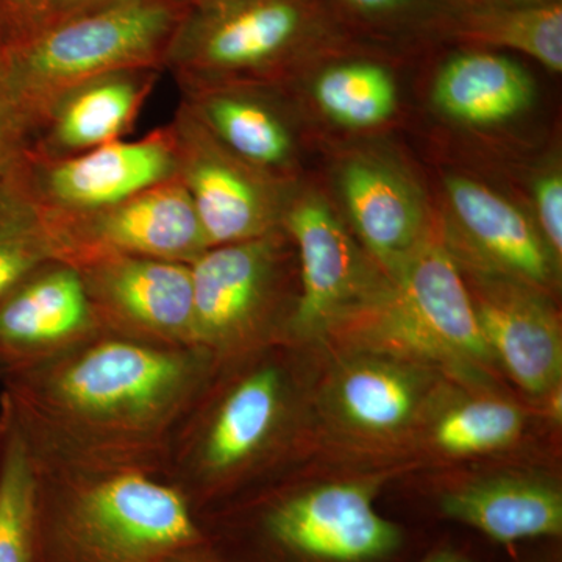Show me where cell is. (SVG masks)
<instances>
[{
  "label": "cell",
  "instance_id": "6da1fadb",
  "mask_svg": "<svg viewBox=\"0 0 562 562\" xmlns=\"http://www.w3.org/2000/svg\"><path fill=\"white\" fill-rule=\"evenodd\" d=\"M214 364L202 347L102 331L50 360L3 373L0 405L40 464L161 479Z\"/></svg>",
  "mask_w": 562,
  "mask_h": 562
},
{
  "label": "cell",
  "instance_id": "7a4b0ae2",
  "mask_svg": "<svg viewBox=\"0 0 562 562\" xmlns=\"http://www.w3.org/2000/svg\"><path fill=\"white\" fill-rule=\"evenodd\" d=\"M33 464L38 562H165L205 543L160 476Z\"/></svg>",
  "mask_w": 562,
  "mask_h": 562
},
{
  "label": "cell",
  "instance_id": "3957f363",
  "mask_svg": "<svg viewBox=\"0 0 562 562\" xmlns=\"http://www.w3.org/2000/svg\"><path fill=\"white\" fill-rule=\"evenodd\" d=\"M184 7L117 0L0 47V94L29 140L55 102L83 81L122 69L162 70Z\"/></svg>",
  "mask_w": 562,
  "mask_h": 562
},
{
  "label": "cell",
  "instance_id": "277c9868",
  "mask_svg": "<svg viewBox=\"0 0 562 562\" xmlns=\"http://www.w3.org/2000/svg\"><path fill=\"white\" fill-rule=\"evenodd\" d=\"M260 350L216 361L173 438L161 480L179 492L194 517L231 501L280 442L288 373Z\"/></svg>",
  "mask_w": 562,
  "mask_h": 562
},
{
  "label": "cell",
  "instance_id": "5b68a950",
  "mask_svg": "<svg viewBox=\"0 0 562 562\" xmlns=\"http://www.w3.org/2000/svg\"><path fill=\"white\" fill-rule=\"evenodd\" d=\"M331 0H203L184 7L162 69L177 80L286 85L341 40Z\"/></svg>",
  "mask_w": 562,
  "mask_h": 562
},
{
  "label": "cell",
  "instance_id": "8992f818",
  "mask_svg": "<svg viewBox=\"0 0 562 562\" xmlns=\"http://www.w3.org/2000/svg\"><path fill=\"white\" fill-rule=\"evenodd\" d=\"M211 536L244 552L325 562H416L412 535L375 508L368 483H331L233 501L202 514Z\"/></svg>",
  "mask_w": 562,
  "mask_h": 562
},
{
  "label": "cell",
  "instance_id": "52a82bcc",
  "mask_svg": "<svg viewBox=\"0 0 562 562\" xmlns=\"http://www.w3.org/2000/svg\"><path fill=\"white\" fill-rule=\"evenodd\" d=\"M349 322H360L379 341L452 368L476 369L494 360L452 251L430 238Z\"/></svg>",
  "mask_w": 562,
  "mask_h": 562
},
{
  "label": "cell",
  "instance_id": "ba28073f",
  "mask_svg": "<svg viewBox=\"0 0 562 562\" xmlns=\"http://www.w3.org/2000/svg\"><path fill=\"white\" fill-rule=\"evenodd\" d=\"M291 238L284 228L210 247L191 265L194 341L214 361L265 349L286 335L283 312Z\"/></svg>",
  "mask_w": 562,
  "mask_h": 562
},
{
  "label": "cell",
  "instance_id": "9c48e42d",
  "mask_svg": "<svg viewBox=\"0 0 562 562\" xmlns=\"http://www.w3.org/2000/svg\"><path fill=\"white\" fill-rule=\"evenodd\" d=\"M281 227L299 260V292L288 338L308 341L346 324L386 281L319 192L292 188Z\"/></svg>",
  "mask_w": 562,
  "mask_h": 562
},
{
  "label": "cell",
  "instance_id": "30bf717a",
  "mask_svg": "<svg viewBox=\"0 0 562 562\" xmlns=\"http://www.w3.org/2000/svg\"><path fill=\"white\" fill-rule=\"evenodd\" d=\"M168 125L177 179L194 203L210 247L247 241L281 228L295 181L276 179L236 157L183 103Z\"/></svg>",
  "mask_w": 562,
  "mask_h": 562
},
{
  "label": "cell",
  "instance_id": "8fae6325",
  "mask_svg": "<svg viewBox=\"0 0 562 562\" xmlns=\"http://www.w3.org/2000/svg\"><path fill=\"white\" fill-rule=\"evenodd\" d=\"M69 262L79 269L102 331L158 346H195L191 265L128 255Z\"/></svg>",
  "mask_w": 562,
  "mask_h": 562
},
{
  "label": "cell",
  "instance_id": "7c38bea8",
  "mask_svg": "<svg viewBox=\"0 0 562 562\" xmlns=\"http://www.w3.org/2000/svg\"><path fill=\"white\" fill-rule=\"evenodd\" d=\"M47 217L65 261L128 255L192 265L210 249L194 203L177 177L106 209Z\"/></svg>",
  "mask_w": 562,
  "mask_h": 562
},
{
  "label": "cell",
  "instance_id": "4fadbf2b",
  "mask_svg": "<svg viewBox=\"0 0 562 562\" xmlns=\"http://www.w3.org/2000/svg\"><path fill=\"white\" fill-rule=\"evenodd\" d=\"M24 172L47 214L91 213L176 179L172 132L162 125L143 138L113 140L61 160L24 157Z\"/></svg>",
  "mask_w": 562,
  "mask_h": 562
},
{
  "label": "cell",
  "instance_id": "5bb4252c",
  "mask_svg": "<svg viewBox=\"0 0 562 562\" xmlns=\"http://www.w3.org/2000/svg\"><path fill=\"white\" fill-rule=\"evenodd\" d=\"M102 333L79 269L54 260L0 301L2 375L72 349Z\"/></svg>",
  "mask_w": 562,
  "mask_h": 562
},
{
  "label": "cell",
  "instance_id": "9a60e30c",
  "mask_svg": "<svg viewBox=\"0 0 562 562\" xmlns=\"http://www.w3.org/2000/svg\"><path fill=\"white\" fill-rule=\"evenodd\" d=\"M336 184L351 231L384 276H394L428 238L419 183L394 158L364 150L339 165Z\"/></svg>",
  "mask_w": 562,
  "mask_h": 562
},
{
  "label": "cell",
  "instance_id": "2e32d148",
  "mask_svg": "<svg viewBox=\"0 0 562 562\" xmlns=\"http://www.w3.org/2000/svg\"><path fill=\"white\" fill-rule=\"evenodd\" d=\"M180 103L222 146L254 168L295 181L297 135L281 85L261 81L177 80Z\"/></svg>",
  "mask_w": 562,
  "mask_h": 562
},
{
  "label": "cell",
  "instance_id": "e0dca14e",
  "mask_svg": "<svg viewBox=\"0 0 562 562\" xmlns=\"http://www.w3.org/2000/svg\"><path fill=\"white\" fill-rule=\"evenodd\" d=\"M472 302L492 357L514 382L532 395L560 387V322L536 288L502 276L482 281Z\"/></svg>",
  "mask_w": 562,
  "mask_h": 562
},
{
  "label": "cell",
  "instance_id": "ac0fdd59",
  "mask_svg": "<svg viewBox=\"0 0 562 562\" xmlns=\"http://www.w3.org/2000/svg\"><path fill=\"white\" fill-rule=\"evenodd\" d=\"M161 70L103 74L63 94L29 140L25 157L61 160L124 139L154 91Z\"/></svg>",
  "mask_w": 562,
  "mask_h": 562
},
{
  "label": "cell",
  "instance_id": "d6986e66",
  "mask_svg": "<svg viewBox=\"0 0 562 562\" xmlns=\"http://www.w3.org/2000/svg\"><path fill=\"white\" fill-rule=\"evenodd\" d=\"M443 190L454 228L482 260L531 288L552 283L560 265L516 203L471 177L449 176Z\"/></svg>",
  "mask_w": 562,
  "mask_h": 562
},
{
  "label": "cell",
  "instance_id": "ffe728a7",
  "mask_svg": "<svg viewBox=\"0 0 562 562\" xmlns=\"http://www.w3.org/2000/svg\"><path fill=\"white\" fill-rule=\"evenodd\" d=\"M439 513L505 549L562 536V492L547 480L498 476L468 483L442 495Z\"/></svg>",
  "mask_w": 562,
  "mask_h": 562
},
{
  "label": "cell",
  "instance_id": "44dd1931",
  "mask_svg": "<svg viewBox=\"0 0 562 562\" xmlns=\"http://www.w3.org/2000/svg\"><path fill=\"white\" fill-rule=\"evenodd\" d=\"M535 98V80L522 65L479 47L443 63L431 90L432 105L443 117L475 128L516 120Z\"/></svg>",
  "mask_w": 562,
  "mask_h": 562
},
{
  "label": "cell",
  "instance_id": "7402d4cb",
  "mask_svg": "<svg viewBox=\"0 0 562 562\" xmlns=\"http://www.w3.org/2000/svg\"><path fill=\"white\" fill-rule=\"evenodd\" d=\"M443 35L479 49H512L562 72V2L472 5L461 2Z\"/></svg>",
  "mask_w": 562,
  "mask_h": 562
},
{
  "label": "cell",
  "instance_id": "603a6c76",
  "mask_svg": "<svg viewBox=\"0 0 562 562\" xmlns=\"http://www.w3.org/2000/svg\"><path fill=\"white\" fill-rule=\"evenodd\" d=\"M310 98L322 116L349 131L382 127L398 109L394 74L368 58L335 61L322 68L312 79Z\"/></svg>",
  "mask_w": 562,
  "mask_h": 562
},
{
  "label": "cell",
  "instance_id": "cb8c5ba5",
  "mask_svg": "<svg viewBox=\"0 0 562 562\" xmlns=\"http://www.w3.org/2000/svg\"><path fill=\"white\" fill-rule=\"evenodd\" d=\"M61 260L46 211L25 179L24 161L0 177V301L46 262Z\"/></svg>",
  "mask_w": 562,
  "mask_h": 562
},
{
  "label": "cell",
  "instance_id": "d4e9b609",
  "mask_svg": "<svg viewBox=\"0 0 562 562\" xmlns=\"http://www.w3.org/2000/svg\"><path fill=\"white\" fill-rule=\"evenodd\" d=\"M344 417L366 431H394L412 419L416 383L408 372L382 361L349 366L336 386Z\"/></svg>",
  "mask_w": 562,
  "mask_h": 562
},
{
  "label": "cell",
  "instance_id": "484cf974",
  "mask_svg": "<svg viewBox=\"0 0 562 562\" xmlns=\"http://www.w3.org/2000/svg\"><path fill=\"white\" fill-rule=\"evenodd\" d=\"M0 422L3 428L0 460V562H38L35 464L27 443L2 405Z\"/></svg>",
  "mask_w": 562,
  "mask_h": 562
},
{
  "label": "cell",
  "instance_id": "4316f807",
  "mask_svg": "<svg viewBox=\"0 0 562 562\" xmlns=\"http://www.w3.org/2000/svg\"><path fill=\"white\" fill-rule=\"evenodd\" d=\"M524 428V413L502 401H475L450 409L435 430L447 453L491 452L512 443Z\"/></svg>",
  "mask_w": 562,
  "mask_h": 562
},
{
  "label": "cell",
  "instance_id": "83f0119b",
  "mask_svg": "<svg viewBox=\"0 0 562 562\" xmlns=\"http://www.w3.org/2000/svg\"><path fill=\"white\" fill-rule=\"evenodd\" d=\"M355 21L387 33H446L461 0H335Z\"/></svg>",
  "mask_w": 562,
  "mask_h": 562
},
{
  "label": "cell",
  "instance_id": "f1b7e54d",
  "mask_svg": "<svg viewBox=\"0 0 562 562\" xmlns=\"http://www.w3.org/2000/svg\"><path fill=\"white\" fill-rule=\"evenodd\" d=\"M535 198L536 225L543 241L561 266L562 258V173L557 166L547 169L532 187Z\"/></svg>",
  "mask_w": 562,
  "mask_h": 562
},
{
  "label": "cell",
  "instance_id": "f546056e",
  "mask_svg": "<svg viewBox=\"0 0 562 562\" xmlns=\"http://www.w3.org/2000/svg\"><path fill=\"white\" fill-rule=\"evenodd\" d=\"M57 0H0V47L49 24Z\"/></svg>",
  "mask_w": 562,
  "mask_h": 562
},
{
  "label": "cell",
  "instance_id": "4dcf8cb0",
  "mask_svg": "<svg viewBox=\"0 0 562 562\" xmlns=\"http://www.w3.org/2000/svg\"><path fill=\"white\" fill-rule=\"evenodd\" d=\"M25 157V140L0 94V177L20 168Z\"/></svg>",
  "mask_w": 562,
  "mask_h": 562
},
{
  "label": "cell",
  "instance_id": "1f68e13d",
  "mask_svg": "<svg viewBox=\"0 0 562 562\" xmlns=\"http://www.w3.org/2000/svg\"><path fill=\"white\" fill-rule=\"evenodd\" d=\"M416 562H482L469 550L454 542H442L430 547Z\"/></svg>",
  "mask_w": 562,
  "mask_h": 562
},
{
  "label": "cell",
  "instance_id": "d6a6232c",
  "mask_svg": "<svg viewBox=\"0 0 562 562\" xmlns=\"http://www.w3.org/2000/svg\"><path fill=\"white\" fill-rule=\"evenodd\" d=\"M114 2H117V0H57L50 22L76 16V14L85 13V11L102 9V7Z\"/></svg>",
  "mask_w": 562,
  "mask_h": 562
},
{
  "label": "cell",
  "instance_id": "836d02e7",
  "mask_svg": "<svg viewBox=\"0 0 562 562\" xmlns=\"http://www.w3.org/2000/svg\"><path fill=\"white\" fill-rule=\"evenodd\" d=\"M165 562H216L211 557L209 547L206 543H201V546L191 547V549L183 550V552H179L172 554L171 558H168Z\"/></svg>",
  "mask_w": 562,
  "mask_h": 562
},
{
  "label": "cell",
  "instance_id": "e575fe53",
  "mask_svg": "<svg viewBox=\"0 0 562 562\" xmlns=\"http://www.w3.org/2000/svg\"><path fill=\"white\" fill-rule=\"evenodd\" d=\"M472 5H497V7H519V5H543V3L561 2V0H462Z\"/></svg>",
  "mask_w": 562,
  "mask_h": 562
},
{
  "label": "cell",
  "instance_id": "d590c367",
  "mask_svg": "<svg viewBox=\"0 0 562 562\" xmlns=\"http://www.w3.org/2000/svg\"><path fill=\"white\" fill-rule=\"evenodd\" d=\"M172 2L179 3L181 7H188L192 3L203 2V0H172Z\"/></svg>",
  "mask_w": 562,
  "mask_h": 562
},
{
  "label": "cell",
  "instance_id": "8d00e7d4",
  "mask_svg": "<svg viewBox=\"0 0 562 562\" xmlns=\"http://www.w3.org/2000/svg\"><path fill=\"white\" fill-rule=\"evenodd\" d=\"M2 447H3V428H2V422H0V460H2Z\"/></svg>",
  "mask_w": 562,
  "mask_h": 562
},
{
  "label": "cell",
  "instance_id": "74e56055",
  "mask_svg": "<svg viewBox=\"0 0 562 562\" xmlns=\"http://www.w3.org/2000/svg\"><path fill=\"white\" fill-rule=\"evenodd\" d=\"M0 379H2V369H0Z\"/></svg>",
  "mask_w": 562,
  "mask_h": 562
}]
</instances>
